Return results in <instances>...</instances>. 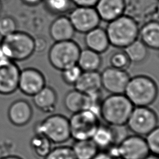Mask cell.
I'll return each instance as SVG.
<instances>
[{"instance_id":"6da1fadb","label":"cell","mask_w":159,"mask_h":159,"mask_svg":"<svg viewBox=\"0 0 159 159\" xmlns=\"http://www.w3.org/2000/svg\"><path fill=\"white\" fill-rule=\"evenodd\" d=\"M139 23L132 17L124 14L109 22L105 29L110 45L124 49L139 38Z\"/></svg>"},{"instance_id":"7a4b0ae2","label":"cell","mask_w":159,"mask_h":159,"mask_svg":"<svg viewBox=\"0 0 159 159\" xmlns=\"http://www.w3.org/2000/svg\"><path fill=\"white\" fill-rule=\"evenodd\" d=\"M158 87L155 81L145 75L130 77L124 94L134 106H150L157 99Z\"/></svg>"},{"instance_id":"3957f363","label":"cell","mask_w":159,"mask_h":159,"mask_svg":"<svg viewBox=\"0 0 159 159\" xmlns=\"http://www.w3.org/2000/svg\"><path fill=\"white\" fill-rule=\"evenodd\" d=\"M134 107L124 94H109L102 101L100 117L111 126L125 125Z\"/></svg>"},{"instance_id":"277c9868","label":"cell","mask_w":159,"mask_h":159,"mask_svg":"<svg viewBox=\"0 0 159 159\" xmlns=\"http://www.w3.org/2000/svg\"><path fill=\"white\" fill-rule=\"evenodd\" d=\"M0 43L7 57L15 62L25 60L34 53V38L25 32L16 30L2 37Z\"/></svg>"},{"instance_id":"5b68a950","label":"cell","mask_w":159,"mask_h":159,"mask_svg":"<svg viewBox=\"0 0 159 159\" xmlns=\"http://www.w3.org/2000/svg\"><path fill=\"white\" fill-rule=\"evenodd\" d=\"M35 134L46 137L52 143L62 144L71 139L69 120L60 114H53L34 126Z\"/></svg>"},{"instance_id":"8992f818","label":"cell","mask_w":159,"mask_h":159,"mask_svg":"<svg viewBox=\"0 0 159 159\" xmlns=\"http://www.w3.org/2000/svg\"><path fill=\"white\" fill-rule=\"evenodd\" d=\"M81 48L73 40L55 42L50 48L48 59L56 70L62 71L77 64Z\"/></svg>"},{"instance_id":"52a82bcc","label":"cell","mask_w":159,"mask_h":159,"mask_svg":"<svg viewBox=\"0 0 159 159\" xmlns=\"http://www.w3.org/2000/svg\"><path fill=\"white\" fill-rule=\"evenodd\" d=\"M116 159H144L150 153L144 137L128 135L106 150Z\"/></svg>"},{"instance_id":"ba28073f","label":"cell","mask_w":159,"mask_h":159,"mask_svg":"<svg viewBox=\"0 0 159 159\" xmlns=\"http://www.w3.org/2000/svg\"><path fill=\"white\" fill-rule=\"evenodd\" d=\"M68 120L71 138L74 140L91 139L101 124L99 116L89 110L73 113Z\"/></svg>"},{"instance_id":"9c48e42d","label":"cell","mask_w":159,"mask_h":159,"mask_svg":"<svg viewBox=\"0 0 159 159\" xmlns=\"http://www.w3.org/2000/svg\"><path fill=\"white\" fill-rule=\"evenodd\" d=\"M157 113L149 106H134L126 123L133 134L145 137L158 126Z\"/></svg>"},{"instance_id":"30bf717a","label":"cell","mask_w":159,"mask_h":159,"mask_svg":"<svg viewBox=\"0 0 159 159\" xmlns=\"http://www.w3.org/2000/svg\"><path fill=\"white\" fill-rule=\"evenodd\" d=\"M68 17L75 31L84 34L99 26L101 20L94 7L76 6L68 12Z\"/></svg>"},{"instance_id":"8fae6325","label":"cell","mask_w":159,"mask_h":159,"mask_svg":"<svg viewBox=\"0 0 159 159\" xmlns=\"http://www.w3.org/2000/svg\"><path fill=\"white\" fill-rule=\"evenodd\" d=\"M130 78L127 70L109 66L101 73V86L110 94H124Z\"/></svg>"},{"instance_id":"7c38bea8","label":"cell","mask_w":159,"mask_h":159,"mask_svg":"<svg viewBox=\"0 0 159 159\" xmlns=\"http://www.w3.org/2000/svg\"><path fill=\"white\" fill-rule=\"evenodd\" d=\"M20 72L16 62L10 60L0 61V94L9 95L16 91Z\"/></svg>"},{"instance_id":"4fadbf2b","label":"cell","mask_w":159,"mask_h":159,"mask_svg":"<svg viewBox=\"0 0 159 159\" xmlns=\"http://www.w3.org/2000/svg\"><path fill=\"white\" fill-rule=\"evenodd\" d=\"M45 86V78L38 69L26 68L20 70L18 89L23 94L32 97Z\"/></svg>"},{"instance_id":"5bb4252c","label":"cell","mask_w":159,"mask_h":159,"mask_svg":"<svg viewBox=\"0 0 159 159\" xmlns=\"http://www.w3.org/2000/svg\"><path fill=\"white\" fill-rule=\"evenodd\" d=\"M94 8L101 20L109 22L125 12V0H98Z\"/></svg>"},{"instance_id":"9a60e30c","label":"cell","mask_w":159,"mask_h":159,"mask_svg":"<svg viewBox=\"0 0 159 159\" xmlns=\"http://www.w3.org/2000/svg\"><path fill=\"white\" fill-rule=\"evenodd\" d=\"M32 108L25 100L19 99L14 101L9 107L7 117L10 122L17 127L27 124L32 117Z\"/></svg>"},{"instance_id":"2e32d148","label":"cell","mask_w":159,"mask_h":159,"mask_svg":"<svg viewBox=\"0 0 159 159\" xmlns=\"http://www.w3.org/2000/svg\"><path fill=\"white\" fill-rule=\"evenodd\" d=\"M75 32L68 17L65 15L58 16L49 27L50 36L55 42L73 40Z\"/></svg>"},{"instance_id":"e0dca14e","label":"cell","mask_w":159,"mask_h":159,"mask_svg":"<svg viewBox=\"0 0 159 159\" xmlns=\"http://www.w3.org/2000/svg\"><path fill=\"white\" fill-rule=\"evenodd\" d=\"M84 40L88 48L99 54L106 52L110 46L106 30L99 26L86 33Z\"/></svg>"},{"instance_id":"ac0fdd59","label":"cell","mask_w":159,"mask_h":159,"mask_svg":"<svg viewBox=\"0 0 159 159\" xmlns=\"http://www.w3.org/2000/svg\"><path fill=\"white\" fill-rule=\"evenodd\" d=\"M139 39L148 48L159 50V20L147 21L139 29Z\"/></svg>"},{"instance_id":"d6986e66","label":"cell","mask_w":159,"mask_h":159,"mask_svg":"<svg viewBox=\"0 0 159 159\" xmlns=\"http://www.w3.org/2000/svg\"><path fill=\"white\" fill-rule=\"evenodd\" d=\"M73 86L75 89L86 94L99 92L102 88L101 73L98 71H83Z\"/></svg>"},{"instance_id":"ffe728a7","label":"cell","mask_w":159,"mask_h":159,"mask_svg":"<svg viewBox=\"0 0 159 159\" xmlns=\"http://www.w3.org/2000/svg\"><path fill=\"white\" fill-rule=\"evenodd\" d=\"M34 105L45 113L53 112L57 102V94L53 88L45 86L32 96Z\"/></svg>"},{"instance_id":"44dd1931","label":"cell","mask_w":159,"mask_h":159,"mask_svg":"<svg viewBox=\"0 0 159 159\" xmlns=\"http://www.w3.org/2000/svg\"><path fill=\"white\" fill-rule=\"evenodd\" d=\"M92 140L99 150H106L116 144V138L113 128L109 125L100 124L93 134Z\"/></svg>"},{"instance_id":"7402d4cb","label":"cell","mask_w":159,"mask_h":159,"mask_svg":"<svg viewBox=\"0 0 159 159\" xmlns=\"http://www.w3.org/2000/svg\"><path fill=\"white\" fill-rule=\"evenodd\" d=\"M101 64V54L88 48L81 50L77 65L83 71H98Z\"/></svg>"},{"instance_id":"603a6c76","label":"cell","mask_w":159,"mask_h":159,"mask_svg":"<svg viewBox=\"0 0 159 159\" xmlns=\"http://www.w3.org/2000/svg\"><path fill=\"white\" fill-rule=\"evenodd\" d=\"M63 104L65 109L71 114L86 110L87 95L76 89L69 91L65 96Z\"/></svg>"},{"instance_id":"cb8c5ba5","label":"cell","mask_w":159,"mask_h":159,"mask_svg":"<svg viewBox=\"0 0 159 159\" xmlns=\"http://www.w3.org/2000/svg\"><path fill=\"white\" fill-rule=\"evenodd\" d=\"M71 147L76 159H93L100 150L92 139L75 140Z\"/></svg>"},{"instance_id":"d4e9b609","label":"cell","mask_w":159,"mask_h":159,"mask_svg":"<svg viewBox=\"0 0 159 159\" xmlns=\"http://www.w3.org/2000/svg\"><path fill=\"white\" fill-rule=\"evenodd\" d=\"M148 49L145 45L138 38L125 47L123 50L127 55L131 63L139 64L143 63L147 58Z\"/></svg>"},{"instance_id":"484cf974","label":"cell","mask_w":159,"mask_h":159,"mask_svg":"<svg viewBox=\"0 0 159 159\" xmlns=\"http://www.w3.org/2000/svg\"><path fill=\"white\" fill-rule=\"evenodd\" d=\"M52 143L44 135L35 134L29 142L30 148L34 155L40 158L43 159L52 148Z\"/></svg>"},{"instance_id":"4316f807","label":"cell","mask_w":159,"mask_h":159,"mask_svg":"<svg viewBox=\"0 0 159 159\" xmlns=\"http://www.w3.org/2000/svg\"><path fill=\"white\" fill-rule=\"evenodd\" d=\"M45 5L50 12L61 16L71 10L73 3L71 0H45Z\"/></svg>"},{"instance_id":"83f0119b","label":"cell","mask_w":159,"mask_h":159,"mask_svg":"<svg viewBox=\"0 0 159 159\" xmlns=\"http://www.w3.org/2000/svg\"><path fill=\"white\" fill-rule=\"evenodd\" d=\"M43 159H76L71 147L58 145L52 148Z\"/></svg>"},{"instance_id":"f1b7e54d","label":"cell","mask_w":159,"mask_h":159,"mask_svg":"<svg viewBox=\"0 0 159 159\" xmlns=\"http://www.w3.org/2000/svg\"><path fill=\"white\" fill-rule=\"evenodd\" d=\"M109 63L111 66L124 70H126L129 68L131 64L130 60L124 50H119L112 53L109 58Z\"/></svg>"},{"instance_id":"f546056e","label":"cell","mask_w":159,"mask_h":159,"mask_svg":"<svg viewBox=\"0 0 159 159\" xmlns=\"http://www.w3.org/2000/svg\"><path fill=\"white\" fill-rule=\"evenodd\" d=\"M61 71V78L63 81L68 85L73 86H74L76 83L83 73V71L77 64L67 68Z\"/></svg>"},{"instance_id":"4dcf8cb0","label":"cell","mask_w":159,"mask_h":159,"mask_svg":"<svg viewBox=\"0 0 159 159\" xmlns=\"http://www.w3.org/2000/svg\"><path fill=\"white\" fill-rule=\"evenodd\" d=\"M17 30V23L11 16L0 18V36L4 37Z\"/></svg>"},{"instance_id":"1f68e13d","label":"cell","mask_w":159,"mask_h":159,"mask_svg":"<svg viewBox=\"0 0 159 159\" xmlns=\"http://www.w3.org/2000/svg\"><path fill=\"white\" fill-rule=\"evenodd\" d=\"M150 153L159 156V125L145 136Z\"/></svg>"},{"instance_id":"d6a6232c","label":"cell","mask_w":159,"mask_h":159,"mask_svg":"<svg viewBox=\"0 0 159 159\" xmlns=\"http://www.w3.org/2000/svg\"><path fill=\"white\" fill-rule=\"evenodd\" d=\"M47 47V42L43 37H37L34 39V52L42 53Z\"/></svg>"},{"instance_id":"836d02e7","label":"cell","mask_w":159,"mask_h":159,"mask_svg":"<svg viewBox=\"0 0 159 159\" xmlns=\"http://www.w3.org/2000/svg\"><path fill=\"white\" fill-rule=\"evenodd\" d=\"M75 6L94 7L98 0H71Z\"/></svg>"},{"instance_id":"e575fe53","label":"cell","mask_w":159,"mask_h":159,"mask_svg":"<svg viewBox=\"0 0 159 159\" xmlns=\"http://www.w3.org/2000/svg\"><path fill=\"white\" fill-rule=\"evenodd\" d=\"M93 159H116L107 150H99Z\"/></svg>"},{"instance_id":"d590c367","label":"cell","mask_w":159,"mask_h":159,"mask_svg":"<svg viewBox=\"0 0 159 159\" xmlns=\"http://www.w3.org/2000/svg\"><path fill=\"white\" fill-rule=\"evenodd\" d=\"M22 1L28 6H35L42 2V0H22Z\"/></svg>"},{"instance_id":"8d00e7d4","label":"cell","mask_w":159,"mask_h":159,"mask_svg":"<svg viewBox=\"0 0 159 159\" xmlns=\"http://www.w3.org/2000/svg\"><path fill=\"white\" fill-rule=\"evenodd\" d=\"M0 159H23L20 156L13 155V154H7V155H4L0 157Z\"/></svg>"},{"instance_id":"74e56055","label":"cell","mask_w":159,"mask_h":159,"mask_svg":"<svg viewBox=\"0 0 159 159\" xmlns=\"http://www.w3.org/2000/svg\"><path fill=\"white\" fill-rule=\"evenodd\" d=\"M9 60L7 56L5 54V52L2 47V45L0 43V61H2V60Z\"/></svg>"},{"instance_id":"f35d334b","label":"cell","mask_w":159,"mask_h":159,"mask_svg":"<svg viewBox=\"0 0 159 159\" xmlns=\"http://www.w3.org/2000/svg\"><path fill=\"white\" fill-rule=\"evenodd\" d=\"M144 159H159V156L150 153L147 157H146Z\"/></svg>"},{"instance_id":"ab89813d","label":"cell","mask_w":159,"mask_h":159,"mask_svg":"<svg viewBox=\"0 0 159 159\" xmlns=\"http://www.w3.org/2000/svg\"><path fill=\"white\" fill-rule=\"evenodd\" d=\"M155 11L157 17L159 18V1H158V2L155 6Z\"/></svg>"},{"instance_id":"60d3db41","label":"cell","mask_w":159,"mask_h":159,"mask_svg":"<svg viewBox=\"0 0 159 159\" xmlns=\"http://www.w3.org/2000/svg\"><path fill=\"white\" fill-rule=\"evenodd\" d=\"M1 11H2V3L0 2V14H1Z\"/></svg>"},{"instance_id":"b9f144b4","label":"cell","mask_w":159,"mask_h":159,"mask_svg":"<svg viewBox=\"0 0 159 159\" xmlns=\"http://www.w3.org/2000/svg\"><path fill=\"white\" fill-rule=\"evenodd\" d=\"M6 0H0V2L2 3V2H4V1H6Z\"/></svg>"},{"instance_id":"7bdbcfd3","label":"cell","mask_w":159,"mask_h":159,"mask_svg":"<svg viewBox=\"0 0 159 159\" xmlns=\"http://www.w3.org/2000/svg\"><path fill=\"white\" fill-rule=\"evenodd\" d=\"M157 1H159V0H157Z\"/></svg>"}]
</instances>
